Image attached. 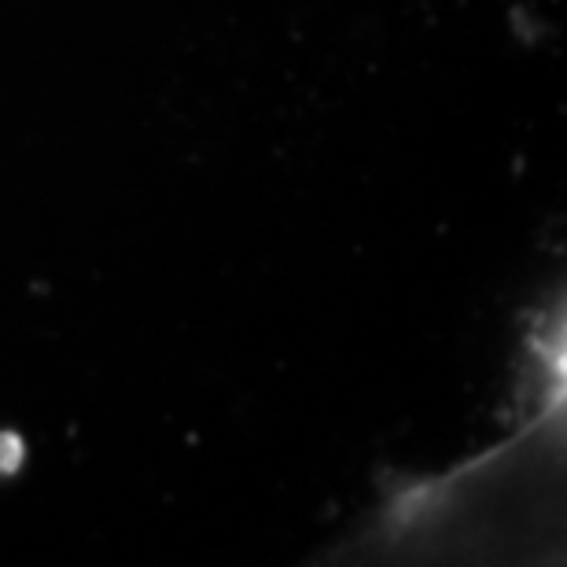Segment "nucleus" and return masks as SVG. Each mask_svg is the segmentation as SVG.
Masks as SVG:
<instances>
[]
</instances>
